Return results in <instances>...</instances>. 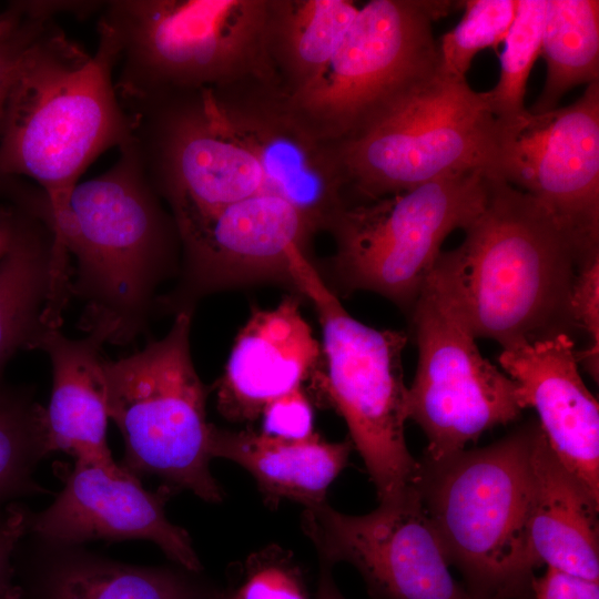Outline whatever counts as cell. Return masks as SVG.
<instances>
[{"label": "cell", "instance_id": "4316f807", "mask_svg": "<svg viewBox=\"0 0 599 599\" xmlns=\"http://www.w3.org/2000/svg\"><path fill=\"white\" fill-rule=\"evenodd\" d=\"M547 0H517L514 21L504 40L500 77L497 84L483 92L485 101L500 123L525 114V94L530 71L541 52Z\"/></svg>", "mask_w": 599, "mask_h": 599}, {"label": "cell", "instance_id": "6da1fadb", "mask_svg": "<svg viewBox=\"0 0 599 599\" xmlns=\"http://www.w3.org/2000/svg\"><path fill=\"white\" fill-rule=\"evenodd\" d=\"M156 166L177 224L274 196L319 230L346 204L336 153L327 155L298 118L235 108L219 87L200 89L171 113L159 135Z\"/></svg>", "mask_w": 599, "mask_h": 599}, {"label": "cell", "instance_id": "7c38bea8", "mask_svg": "<svg viewBox=\"0 0 599 599\" xmlns=\"http://www.w3.org/2000/svg\"><path fill=\"white\" fill-rule=\"evenodd\" d=\"M408 319L418 357L406 415L427 438L424 461H440L519 418L514 380L480 354L434 268Z\"/></svg>", "mask_w": 599, "mask_h": 599}, {"label": "cell", "instance_id": "30bf717a", "mask_svg": "<svg viewBox=\"0 0 599 599\" xmlns=\"http://www.w3.org/2000/svg\"><path fill=\"white\" fill-rule=\"evenodd\" d=\"M487 175L471 172L430 181L367 202L334 217L336 250L319 271L337 296L376 293L407 317L441 253L446 237L478 211Z\"/></svg>", "mask_w": 599, "mask_h": 599}, {"label": "cell", "instance_id": "44dd1931", "mask_svg": "<svg viewBox=\"0 0 599 599\" xmlns=\"http://www.w3.org/2000/svg\"><path fill=\"white\" fill-rule=\"evenodd\" d=\"M352 449L349 439L332 443L316 433L286 439L211 424L209 436L211 457L232 460L251 473L272 507L282 499L305 508L325 502L327 489L346 466Z\"/></svg>", "mask_w": 599, "mask_h": 599}, {"label": "cell", "instance_id": "5b68a950", "mask_svg": "<svg viewBox=\"0 0 599 599\" xmlns=\"http://www.w3.org/2000/svg\"><path fill=\"white\" fill-rule=\"evenodd\" d=\"M298 294L307 300L322 328V357L305 387L321 406L345 420L380 501L413 489L420 463L405 439L407 387L404 331L377 329L354 318L300 246L288 252Z\"/></svg>", "mask_w": 599, "mask_h": 599}, {"label": "cell", "instance_id": "1f68e13d", "mask_svg": "<svg viewBox=\"0 0 599 599\" xmlns=\"http://www.w3.org/2000/svg\"><path fill=\"white\" fill-rule=\"evenodd\" d=\"M263 433L302 439L313 430V407L305 387H298L268 403L262 412Z\"/></svg>", "mask_w": 599, "mask_h": 599}, {"label": "cell", "instance_id": "7a4b0ae2", "mask_svg": "<svg viewBox=\"0 0 599 599\" xmlns=\"http://www.w3.org/2000/svg\"><path fill=\"white\" fill-rule=\"evenodd\" d=\"M114 164L79 182L65 204L49 212L39 189L23 203L54 234L51 280L84 303L79 327L125 346L145 334L158 287L179 274L181 240L172 214L150 184L133 141Z\"/></svg>", "mask_w": 599, "mask_h": 599}, {"label": "cell", "instance_id": "d6986e66", "mask_svg": "<svg viewBox=\"0 0 599 599\" xmlns=\"http://www.w3.org/2000/svg\"><path fill=\"white\" fill-rule=\"evenodd\" d=\"M94 333L70 338L60 328L45 327L31 349L50 358L52 393L45 409V453L64 451L75 459L112 465L106 443L108 390L101 348Z\"/></svg>", "mask_w": 599, "mask_h": 599}, {"label": "cell", "instance_id": "8d00e7d4", "mask_svg": "<svg viewBox=\"0 0 599 599\" xmlns=\"http://www.w3.org/2000/svg\"><path fill=\"white\" fill-rule=\"evenodd\" d=\"M6 93L0 94V123H1L2 113H3V104H4Z\"/></svg>", "mask_w": 599, "mask_h": 599}, {"label": "cell", "instance_id": "f1b7e54d", "mask_svg": "<svg viewBox=\"0 0 599 599\" xmlns=\"http://www.w3.org/2000/svg\"><path fill=\"white\" fill-rule=\"evenodd\" d=\"M233 599H312L291 552L271 545L252 554Z\"/></svg>", "mask_w": 599, "mask_h": 599}, {"label": "cell", "instance_id": "d4e9b609", "mask_svg": "<svg viewBox=\"0 0 599 599\" xmlns=\"http://www.w3.org/2000/svg\"><path fill=\"white\" fill-rule=\"evenodd\" d=\"M358 9L348 0H301L271 4V40L278 45L301 87L338 48Z\"/></svg>", "mask_w": 599, "mask_h": 599}, {"label": "cell", "instance_id": "836d02e7", "mask_svg": "<svg viewBox=\"0 0 599 599\" xmlns=\"http://www.w3.org/2000/svg\"><path fill=\"white\" fill-rule=\"evenodd\" d=\"M530 588L536 599H599V581L550 567L531 578Z\"/></svg>", "mask_w": 599, "mask_h": 599}, {"label": "cell", "instance_id": "4fadbf2b", "mask_svg": "<svg viewBox=\"0 0 599 599\" xmlns=\"http://www.w3.org/2000/svg\"><path fill=\"white\" fill-rule=\"evenodd\" d=\"M176 226L180 278L156 297L154 315H193L207 295L260 285L280 286L301 296L288 252L296 245L308 254V241L318 229L288 202L251 197Z\"/></svg>", "mask_w": 599, "mask_h": 599}, {"label": "cell", "instance_id": "ac0fdd59", "mask_svg": "<svg viewBox=\"0 0 599 599\" xmlns=\"http://www.w3.org/2000/svg\"><path fill=\"white\" fill-rule=\"evenodd\" d=\"M304 298L287 294L271 309L253 306L216 380V407L233 423L260 418L272 400L305 387L322 347L302 313Z\"/></svg>", "mask_w": 599, "mask_h": 599}, {"label": "cell", "instance_id": "5bb4252c", "mask_svg": "<svg viewBox=\"0 0 599 599\" xmlns=\"http://www.w3.org/2000/svg\"><path fill=\"white\" fill-rule=\"evenodd\" d=\"M498 124L489 176L535 199L586 255L599 254V81L568 106Z\"/></svg>", "mask_w": 599, "mask_h": 599}, {"label": "cell", "instance_id": "603a6c76", "mask_svg": "<svg viewBox=\"0 0 599 599\" xmlns=\"http://www.w3.org/2000/svg\"><path fill=\"white\" fill-rule=\"evenodd\" d=\"M540 53L547 77L531 112L554 110L573 87L599 81V1L547 0Z\"/></svg>", "mask_w": 599, "mask_h": 599}, {"label": "cell", "instance_id": "9a60e30c", "mask_svg": "<svg viewBox=\"0 0 599 599\" xmlns=\"http://www.w3.org/2000/svg\"><path fill=\"white\" fill-rule=\"evenodd\" d=\"M302 527L321 562L353 565L375 599H480L453 577L416 487L362 516L307 507Z\"/></svg>", "mask_w": 599, "mask_h": 599}, {"label": "cell", "instance_id": "2e32d148", "mask_svg": "<svg viewBox=\"0 0 599 599\" xmlns=\"http://www.w3.org/2000/svg\"><path fill=\"white\" fill-rule=\"evenodd\" d=\"M64 486L52 505L29 518L28 531L55 544L89 540L145 539L191 572L201 562L189 534L173 525L164 511L172 490L148 491L121 465L75 459L73 467L58 466Z\"/></svg>", "mask_w": 599, "mask_h": 599}, {"label": "cell", "instance_id": "3957f363", "mask_svg": "<svg viewBox=\"0 0 599 599\" xmlns=\"http://www.w3.org/2000/svg\"><path fill=\"white\" fill-rule=\"evenodd\" d=\"M465 238L441 252L434 271L476 338L502 348L571 326L567 305L587 256L573 236L535 199L488 176Z\"/></svg>", "mask_w": 599, "mask_h": 599}, {"label": "cell", "instance_id": "9c48e42d", "mask_svg": "<svg viewBox=\"0 0 599 599\" xmlns=\"http://www.w3.org/2000/svg\"><path fill=\"white\" fill-rule=\"evenodd\" d=\"M192 317L179 313L164 337L116 361L104 358L108 415L124 440V469L219 502L223 491L210 470V388L193 364Z\"/></svg>", "mask_w": 599, "mask_h": 599}, {"label": "cell", "instance_id": "52a82bcc", "mask_svg": "<svg viewBox=\"0 0 599 599\" xmlns=\"http://www.w3.org/2000/svg\"><path fill=\"white\" fill-rule=\"evenodd\" d=\"M98 28L118 48L122 105L224 87L257 69L271 44V4L256 0L104 1Z\"/></svg>", "mask_w": 599, "mask_h": 599}, {"label": "cell", "instance_id": "484cf974", "mask_svg": "<svg viewBox=\"0 0 599 599\" xmlns=\"http://www.w3.org/2000/svg\"><path fill=\"white\" fill-rule=\"evenodd\" d=\"M45 453V409L30 388L0 384V517L14 497L41 491L31 477Z\"/></svg>", "mask_w": 599, "mask_h": 599}, {"label": "cell", "instance_id": "8fae6325", "mask_svg": "<svg viewBox=\"0 0 599 599\" xmlns=\"http://www.w3.org/2000/svg\"><path fill=\"white\" fill-rule=\"evenodd\" d=\"M458 2L372 0L328 62L291 101L332 136L347 138L395 95L436 72L433 22Z\"/></svg>", "mask_w": 599, "mask_h": 599}, {"label": "cell", "instance_id": "7402d4cb", "mask_svg": "<svg viewBox=\"0 0 599 599\" xmlns=\"http://www.w3.org/2000/svg\"><path fill=\"white\" fill-rule=\"evenodd\" d=\"M9 243L0 260V384L10 358L31 349L47 327L42 322L50 287L54 234L50 224L29 206L0 205Z\"/></svg>", "mask_w": 599, "mask_h": 599}, {"label": "cell", "instance_id": "d6a6232c", "mask_svg": "<svg viewBox=\"0 0 599 599\" xmlns=\"http://www.w3.org/2000/svg\"><path fill=\"white\" fill-rule=\"evenodd\" d=\"M30 514L20 505L9 504L0 518V599H22L12 556L28 531Z\"/></svg>", "mask_w": 599, "mask_h": 599}, {"label": "cell", "instance_id": "d590c367", "mask_svg": "<svg viewBox=\"0 0 599 599\" xmlns=\"http://www.w3.org/2000/svg\"><path fill=\"white\" fill-rule=\"evenodd\" d=\"M9 243V231L7 224L0 214V260L4 255Z\"/></svg>", "mask_w": 599, "mask_h": 599}, {"label": "cell", "instance_id": "ba28073f", "mask_svg": "<svg viewBox=\"0 0 599 599\" xmlns=\"http://www.w3.org/2000/svg\"><path fill=\"white\" fill-rule=\"evenodd\" d=\"M498 141L483 92L438 68L385 103L336 154L346 183L367 202L441 177L489 176Z\"/></svg>", "mask_w": 599, "mask_h": 599}, {"label": "cell", "instance_id": "e0dca14e", "mask_svg": "<svg viewBox=\"0 0 599 599\" xmlns=\"http://www.w3.org/2000/svg\"><path fill=\"white\" fill-rule=\"evenodd\" d=\"M568 333L502 348L498 363L534 408L556 457L599 502V406L585 385Z\"/></svg>", "mask_w": 599, "mask_h": 599}, {"label": "cell", "instance_id": "83f0119b", "mask_svg": "<svg viewBox=\"0 0 599 599\" xmlns=\"http://www.w3.org/2000/svg\"><path fill=\"white\" fill-rule=\"evenodd\" d=\"M459 23L438 43L439 71L450 78L466 79L474 57L502 42L514 21L517 0H467Z\"/></svg>", "mask_w": 599, "mask_h": 599}, {"label": "cell", "instance_id": "4dcf8cb0", "mask_svg": "<svg viewBox=\"0 0 599 599\" xmlns=\"http://www.w3.org/2000/svg\"><path fill=\"white\" fill-rule=\"evenodd\" d=\"M568 318L588 335L589 344L577 351L578 363L598 382L599 378V255L583 262L576 271L567 305Z\"/></svg>", "mask_w": 599, "mask_h": 599}, {"label": "cell", "instance_id": "f546056e", "mask_svg": "<svg viewBox=\"0 0 599 599\" xmlns=\"http://www.w3.org/2000/svg\"><path fill=\"white\" fill-rule=\"evenodd\" d=\"M55 22L35 1H16L0 13V94L7 92L26 52Z\"/></svg>", "mask_w": 599, "mask_h": 599}, {"label": "cell", "instance_id": "e575fe53", "mask_svg": "<svg viewBox=\"0 0 599 599\" xmlns=\"http://www.w3.org/2000/svg\"><path fill=\"white\" fill-rule=\"evenodd\" d=\"M331 568V566L321 562V573L314 599H345L332 578Z\"/></svg>", "mask_w": 599, "mask_h": 599}, {"label": "cell", "instance_id": "74e56055", "mask_svg": "<svg viewBox=\"0 0 599 599\" xmlns=\"http://www.w3.org/2000/svg\"><path fill=\"white\" fill-rule=\"evenodd\" d=\"M219 599H233V598H232V595H229V596H225V597H222V598H219Z\"/></svg>", "mask_w": 599, "mask_h": 599}, {"label": "cell", "instance_id": "ffe728a7", "mask_svg": "<svg viewBox=\"0 0 599 599\" xmlns=\"http://www.w3.org/2000/svg\"><path fill=\"white\" fill-rule=\"evenodd\" d=\"M599 502L560 463L541 429L531 451L527 549L540 565L599 581Z\"/></svg>", "mask_w": 599, "mask_h": 599}, {"label": "cell", "instance_id": "cb8c5ba5", "mask_svg": "<svg viewBox=\"0 0 599 599\" xmlns=\"http://www.w3.org/2000/svg\"><path fill=\"white\" fill-rule=\"evenodd\" d=\"M38 599H204L183 576L93 558L53 566L35 588Z\"/></svg>", "mask_w": 599, "mask_h": 599}, {"label": "cell", "instance_id": "277c9868", "mask_svg": "<svg viewBox=\"0 0 599 599\" xmlns=\"http://www.w3.org/2000/svg\"><path fill=\"white\" fill-rule=\"evenodd\" d=\"M94 54L54 22L26 52L8 87L0 123V181L27 176L45 210L67 202L88 166L132 141L114 85L118 48L98 28Z\"/></svg>", "mask_w": 599, "mask_h": 599}, {"label": "cell", "instance_id": "8992f818", "mask_svg": "<svg viewBox=\"0 0 599 599\" xmlns=\"http://www.w3.org/2000/svg\"><path fill=\"white\" fill-rule=\"evenodd\" d=\"M539 428L532 420L489 446L419 460L423 506L450 565L480 599H508L530 586L526 525Z\"/></svg>", "mask_w": 599, "mask_h": 599}]
</instances>
